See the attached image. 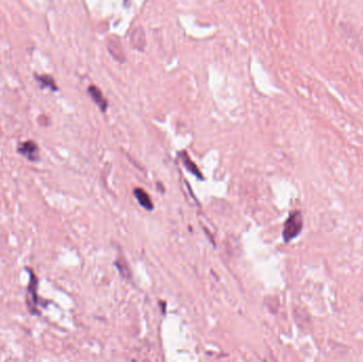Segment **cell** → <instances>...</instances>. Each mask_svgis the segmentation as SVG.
<instances>
[{"instance_id":"6da1fadb","label":"cell","mask_w":363,"mask_h":362,"mask_svg":"<svg viewBox=\"0 0 363 362\" xmlns=\"http://www.w3.org/2000/svg\"><path fill=\"white\" fill-rule=\"evenodd\" d=\"M303 216L300 211H293L285 222L282 231V237L285 242H290L300 235L303 230Z\"/></svg>"},{"instance_id":"7a4b0ae2","label":"cell","mask_w":363,"mask_h":362,"mask_svg":"<svg viewBox=\"0 0 363 362\" xmlns=\"http://www.w3.org/2000/svg\"><path fill=\"white\" fill-rule=\"evenodd\" d=\"M28 272L30 274V281L27 289V296H26V303L27 307L32 314H40L39 306H40V299L38 296V286L39 280L37 275L34 274L32 270L28 269Z\"/></svg>"},{"instance_id":"3957f363","label":"cell","mask_w":363,"mask_h":362,"mask_svg":"<svg viewBox=\"0 0 363 362\" xmlns=\"http://www.w3.org/2000/svg\"><path fill=\"white\" fill-rule=\"evenodd\" d=\"M17 152L20 155L25 156L27 160H29L30 162H37L40 158L39 146L37 144L35 141H33V140H27V141L19 143L18 148H17Z\"/></svg>"},{"instance_id":"277c9868","label":"cell","mask_w":363,"mask_h":362,"mask_svg":"<svg viewBox=\"0 0 363 362\" xmlns=\"http://www.w3.org/2000/svg\"><path fill=\"white\" fill-rule=\"evenodd\" d=\"M87 93L89 97L97 104V106L100 108L101 112H106L108 107V102L106 98H104L103 94H102L101 89L96 85H89L87 88Z\"/></svg>"},{"instance_id":"5b68a950","label":"cell","mask_w":363,"mask_h":362,"mask_svg":"<svg viewBox=\"0 0 363 362\" xmlns=\"http://www.w3.org/2000/svg\"><path fill=\"white\" fill-rule=\"evenodd\" d=\"M107 49L110 51V54L119 63H124L127 60L126 54H124L123 48L121 47L120 42L117 38L113 37L107 42Z\"/></svg>"},{"instance_id":"8992f818","label":"cell","mask_w":363,"mask_h":362,"mask_svg":"<svg viewBox=\"0 0 363 362\" xmlns=\"http://www.w3.org/2000/svg\"><path fill=\"white\" fill-rule=\"evenodd\" d=\"M131 44L134 49L143 51L146 48V35L141 27L135 28L131 33Z\"/></svg>"},{"instance_id":"52a82bcc","label":"cell","mask_w":363,"mask_h":362,"mask_svg":"<svg viewBox=\"0 0 363 362\" xmlns=\"http://www.w3.org/2000/svg\"><path fill=\"white\" fill-rule=\"evenodd\" d=\"M134 196L136 198V200L138 201L139 204L147 210H152L154 205L152 203V200L150 198V196L147 194V192L141 189V188H136L134 189Z\"/></svg>"},{"instance_id":"ba28073f","label":"cell","mask_w":363,"mask_h":362,"mask_svg":"<svg viewBox=\"0 0 363 362\" xmlns=\"http://www.w3.org/2000/svg\"><path fill=\"white\" fill-rule=\"evenodd\" d=\"M34 77H35V80L40 83L42 88H48L53 93L59 92V87H58V85H56L54 79L51 76H48V75H37L35 74V75H34Z\"/></svg>"},{"instance_id":"9c48e42d","label":"cell","mask_w":363,"mask_h":362,"mask_svg":"<svg viewBox=\"0 0 363 362\" xmlns=\"http://www.w3.org/2000/svg\"><path fill=\"white\" fill-rule=\"evenodd\" d=\"M180 156L183 157V158H181V161H183L184 165L186 166V168L188 169V170H189L192 174H195L196 176H198V177H200L201 179H203L202 173L200 172V170L198 169V167L196 166V164H195L194 162H192V161L190 160V158L188 157V155L186 154V152H183V153H181V155H180Z\"/></svg>"}]
</instances>
